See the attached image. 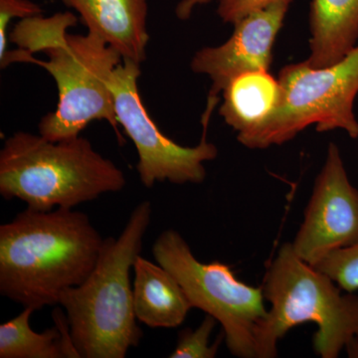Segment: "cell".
<instances>
[{
	"label": "cell",
	"mask_w": 358,
	"mask_h": 358,
	"mask_svg": "<svg viewBox=\"0 0 358 358\" xmlns=\"http://www.w3.org/2000/svg\"><path fill=\"white\" fill-rule=\"evenodd\" d=\"M77 21L72 13L50 17L39 14L20 20L9 36L20 49L7 52L0 65L6 68L16 62L32 63L55 80L58 103L39 122L43 138L69 140L79 136L92 122L106 121L122 143L109 85L110 75L122 62V55L94 33H68Z\"/></svg>",
	"instance_id": "6da1fadb"
},
{
	"label": "cell",
	"mask_w": 358,
	"mask_h": 358,
	"mask_svg": "<svg viewBox=\"0 0 358 358\" xmlns=\"http://www.w3.org/2000/svg\"><path fill=\"white\" fill-rule=\"evenodd\" d=\"M105 240L74 208H26L0 226V294L34 310L59 306L95 268Z\"/></svg>",
	"instance_id": "7a4b0ae2"
},
{
	"label": "cell",
	"mask_w": 358,
	"mask_h": 358,
	"mask_svg": "<svg viewBox=\"0 0 358 358\" xmlns=\"http://www.w3.org/2000/svg\"><path fill=\"white\" fill-rule=\"evenodd\" d=\"M150 201L134 207L117 238H106L86 280L63 292V308L81 358H124L143 338L134 308L131 272L152 221Z\"/></svg>",
	"instance_id": "3957f363"
},
{
	"label": "cell",
	"mask_w": 358,
	"mask_h": 358,
	"mask_svg": "<svg viewBox=\"0 0 358 358\" xmlns=\"http://www.w3.org/2000/svg\"><path fill=\"white\" fill-rule=\"evenodd\" d=\"M126 185L124 171L81 136L52 141L17 131L0 150V194L34 210L73 209Z\"/></svg>",
	"instance_id": "277c9868"
},
{
	"label": "cell",
	"mask_w": 358,
	"mask_h": 358,
	"mask_svg": "<svg viewBox=\"0 0 358 358\" xmlns=\"http://www.w3.org/2000/svg\"><path fill=\"white\" fill-rule=\"evenodd\" d=\"M263 293L271 303L255 334L257 358L277 357V345L289 329L317 324L313 350L322 358H336L345 350L358 353V296L343 294L329 275L308 265L282 245L264 278Z\"/></svg>",
	"instance_id": "5b68a950"
},
{
	"label": "cell",
	"mask_w": 358,
	"mask_h": 358,
	"mask_svg": "<svg viewBox=\"0 0 358 358\" xmlns=\"http://www.w3.org/2000/svg\"><path fill=\"white\" fill-rule=\"evenodd\" d=\"M278 80L279 106L260 128L238 141L244 147L281 145L313 124L320 133L343 129L350 138H358L353 110L358 94V45L327 67H312L306 61L286 66Z\"/></svg>",
	"instance_id": "8992f818"
},
{
	"label": "cell",
	"mask_w": 358,
	"mask_h": 358,
	"mask_svg": "<svg viewBox=\"0 0 358 358\" xmlns=\"http://www.w3.org/2000/svg\"><path fill=\"white\" fill-rule=\"evenodd\" d=\"M152 255L178 280L192 308L220 322L231 355L257 357V327L268 313L262 287L240 281L226 264L200 262L185 238L173 229L160 233L152 245Z\"/></svg>",
	"instance_id": "52a82bcc"
},
{
	"label": "cell",
	"mask_w": 358,
	"mask_h": 358,
	"mask_svg": "<svg viewBox=\"0 0 358 358\" xmlns=\"http://www.w3.org/2000/svg\"><path fill=\"white\" fill-rule=\"evenodd\" d=\"M141 73V65L122 60L110 75L109 85L119 126L124 128L138 152L136 169L141 183L152 188L164 181L174 185L203 182L205 162L218 155L216 145L206 141L208 126H203V136L196 147H182L167 138L141 100L138 86Z\"/></svg>",
	"instance_id": "ba28073f"
},
{
	"label": "cell",
	"mask_w": 358,
	"mask_h": 358,
	"mask_svg": "<svg viewBox=\"0 0 358 358\" xmlns=\"http://www.w3.org/2000/svg\"><path fill=\"white\" fill-rule=\"evenodd\" d=\"M357 243L358 189L348 179L338 145L331 143L292 246L315 267L331 252Z\"/></svg>",
	"instance_id": "9c48e42d"
},
{
	"label": "cell",
	"mask_w": 358,
	"mask_h": 358,
	"mask_svg": "<svg viewBox=\"0 0 358 358\" xmlns=\"http://www.w3.org/2000/svg\"><path fill=\"white\" fill-rule=\"evenodd\" d=\"M293 0H279L249 14L234 24L225 43L205 47L195 53L190 67L206 75L212 85L204 113L211 114L219 103V94L235 77L251 71H268L273 48Z\"/></svg>",
	"instance_id": "30bf717a"
},
{
	"label": "cell",
	"mask_w": 358,
	"mask_h": 358,
	"mask_svg": "<svg viewBox=\"0 0 358 358\" xmlns=\"http://www.w3.org/2000/svg\"><path fill=\"white\" fill-rule=\"evenodd\" d=\"M79 13L88 32L98 35L121 54L141 65L150 41L147 0H62Z\"/></svg>",
	"instance_id": "8fae6325"
},
{
	"label": "cell",
	"mask_w": 358,
	"mask_h": 358,
	"mask_svg": "<svg viewBox=\"0 0 358 358\" xmlns=\"http://www.w3.org/2000/svg\"><path fill=\"white\" fill-rule=\"evenodd\" d=\"M134 313L152 329H173L185 322L192 306L174 275L141 255L134 264Z\"/></svg>",
	"instance_id": "7c38bea8"
},
{
	"label": "cell",
	"mask_w": 358,
	"mask_h": 358,
	"mask_svg": "<svg viewBox=\"0 0 358 358\" xmlns=\"http://www.w3.org/2000/svg\"><path fill=\"white\" fill-rule=\"evenodd\" d=\"M219 114L238 131L237 140L260 128L279 106L281 86L268 71H251L231 80Z\"/></svg>",
	"instance_id": "4fadbf2b"
},
{
	"label": "cell",
	"mask_w": 358,
	"mask_h": 358,
	"mask_svg": "<svg viewBox=\"0 0 358 358\" xmlns=\"http://www.w3.org/2000/svg\"><path fill=\"white\" fill-rule=\"evenodd\" d=\"M310 29L306 63L312 67L336 64L357 45L358 0H313Z\"/></svg>",
	"instance_id": "5bb4252c"
},
{
	"label": "cell",
	"mask_w": 358,
	"mask_h": 358,
	"mask_svg": "<svg viewBox=\"0 0 358 358\" xmlns=\"http://www.w3.org/2000/svg\"><path fill=\"white\" fill-rule=\"evenodd\" d=\"M53 310L55 326L42 333L33 331L30 319L35 312L23 308L15 317L0 326V358H81L71 334L63 308Z\"/></svg>",
	"instance_id": "9a60e30c"
},
{
	"label": "cell",
	"mask_w": 358,
	"mask_h": 358,
	"mask_svg": "<svg viewBox=\"0 0 358 358\" xmlns=\"http://www.w3.org/2000/svg\"><path fill=\"white\" fill-rule=\"evenodd\" d=\"M215 317L206 315L197 329H185L178 334V343L169 357L214 358L217 355L221 341L225 338L224 331L210 345V336L216 326Z\"/></svg>",
	"instance_id": "2e32d148"
},
{
	"label": "cell",
	"mask_w": 358,
	"mask_h": 358,
	"mask_svg": "<svg viewBox=\"0 0 358 358\" xmlns=\"http://www.w3.org/2000/svg\"><path fill=\"white\" fill-rule=\"evenodd\" d=\"M315 268L329 275L343 291L348 293L357 291L358 243L331 252Z\"/></svg>",
	"instance_id": "e0dca14e"
},
{
	"label": "cell",
	"mask_w": 358,
	"mask_h": 358,
	"mask_svg": "<svg viewBox=\"0 0 358 358\" xmlns=\"http://www.w3.org/2000/svg\"><path fill=\"white\" fill-rule=\"evenodd\" d=\"M39 14H42L41 7L30 0H0V61L8 52L7 29L10 21L14 18L22 20Z\"/></svg>",
	"instance_id": "ac0fdd59"
},
{
	"label": "cell",
	"mask_w": 358,
	"mask_h": 358,
	"mask_svg": "<svg viewBox=\"0 0 358 358\" xmlns=\"http://www.w3.org/2000/svg\"><path fill=\"white\" fill-rule=\"evenodd\" d=\"M279 0H218L217 13L226 23H235Z\"/></svg>",
	"instance_id": "d6986e66"
},
{
	"label": "cell",
	"mask_w": 358,
	"mask_h": 358,
	"mask_svg": "<svg viewBox=\"0 0 358 358\" xmlns=\"http://www.w3.org/2000/svg\"><path fill=\"white\" fill-rule=\"evenodd\" d=\"M212 0H181L176 6V13L179 20H188L196 7L208 4Z\"/></svg>",
	"instance_id": "ffe728a7"
}]
</instances>
